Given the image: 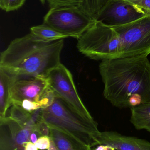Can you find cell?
Segmentation results:
<instances>
[{"label": "cell", "mask_w": 150, "mask_h": 150, "mask_svg": "<svg viewBox=\"0 0 150 150\" xmlns=\"http://www.w3.org/2000/svg\"><path fill=\"white\" fill-rule=\"evenodd\" d=\"M147 55L104 60L99 72L104 96L119 108L150 103V62Z\"/></svg>", "instance_id": "1"}, {"label": "cell", "mask_w": 150, "mask_h": 150, "mask_svg": "<svg viewBox=\"0 0 150 150\" xmlns=\"http://www.w3.org/2000/svg\"><path fill=\"white\" fill-rule=\"evenodd\" d=\"M64 39L46 41L30 33L12 40L0 56V69L18 77L46 78L61 64Z\"/></svg>", "instance_id": "2"}, {"label": "cell", "mask_w": 150, "mask_h": 150, "mask_svg": "<svg viewBox=\"0 0 150 150\" xmlns=\"http://www.w3.org/2000/svg\"><path fill=\"white\" fill-rule=\"evenodd\" d=\"M41 120L48 128L59 131L86 148L95 146L100 131L92 116H87L55 96L52 104L41 110Z\"/></svg>", "instance_id": "3"}, {"label": "cell", "mask_w": 150, "mask_h": 150, "mask_svg": "<svg viewBox=\"0 0 150 150\" xmlns=\"http://www.w3.org/2000/svg\"><path fill=\"white\" fill-rule=\"evenodd\" d=\"M77 40L78 51L92 59H111L122 55V45L117 32L99 20Z\"/></svg>", "instance_id": "4"}, {"label": "cell", "mask_w": 150, "mask_h": 150, "mask_svg": "<svg viewBox=\"0 0 150 150\" xmlns=\"http://www.w3.org/2000/svg\"><path fill=\"white\" fill-rule=\"evenodd\" d=\"M12 105L33 112L50 106L55 97L47 78L39 77H16L11 88Z\"/></svg>", "instance_id": "5"}, {"label": "cell", "mask_w": 150, "mask_h": 150, "mask_svg": "<svg viewBox=\"0 0 150 150\" xmlns=\"http://www.w3.org/2000/svg\"><path fill=\"white\" fill-rule=\"evenodd\" d=\"M0 150H25L26 143L31 141L33 132L44 135V123L36 114L0 119Z\"/></svg>", "instance_id": "6"}, {"label": "cell", "mask_w": 150, "mask_h": 150, "mask_svg": "<svg viewBox=\"0 0 150 150\" xmlns=\"http://www.w3.org/2000/svg\"><path fill=\"white\" fill-rule=\"evenodd\" d=\"M97 20L77 7L50 8L44 17L43 23L69 38H80Z\"/></svg>", "instance_id": "7"}, {"label": "cell", "mask_w": 150, "mask_h": 150, "mask_svg": "<svg viewBox=\"0 0 150 150\" xmlns=\"http://www.w3.org/2000/svg\"><path fill=\"white\" fill-rule=\"evenodd\" d=\"M122 45L121 57L150 54V15L127 24L113 26Z\"/></svg>", "instance_id": "8"}, {"label": "cell", "mask_w": 150, "mask_h": 150, "mask_svg": "<svg viewBox=\"0 0 150 150\" xmlns=\"http://www.w3.org/2000/svg\"><path fill=\"white\" fill-rule=\"evenodd\" d=\"M49 86L55 96L68 105L87 116H92L79 97L70 71L61 63L47 77Z\"/></svg>", "instance_id": "9"}, {"label": "cell", "mask_w": 150, "mask_h": 150, "mask_svg": "<svg viewBox=\"0 0 150 150\" xmlns=\"http://www.w3.org/2000/svg\"><path fill=\"white\" fill-rule=\"evenodd\" d=\"M146 15L137 7L123 0H109L97 20L113 27L129 23Z\"/></svg>", "instance_id": "10"}, {"label": "cell", "mask_w": 150, "mask_h": 150, "mask_svg": "<svg viewBox=\"0 0 150 150\" xmlns=\"http://www.w3.org/2000/svg\"><path fill=\"white\" fill-rule=\"evenodd\" d=\"M100 144L110 146L118 150H150L149 141L123 135L116 131L100 132L96 138L95 146Z\"/></svg>", "instance_id": "11"}, {"label": "cell", "mask_w": 150, "mask_h": 150, "mask_svg": "<svg viewBox=\"0 0 150 150\" xmlns=\"http://www.w3.org/2000/svg\"><path fill=\"white\" fill-rule=\"evenodd\" d=\"M16 78L0 69V119L5 117L12 105L11 88Z\"/></svg>", "instance_id": "12"}, {"label": "cell", "mask_w": 150, "mask_h": 150, "mask_svg": "<svg viewBox=\"0 0 150 150\" xmlns=\"http://www.w3.org/2000/svg\"><path fill=\"white\" fill-rule=\"evenodd\" d=\"M130 122L137 130L145 129L150 133V103L131 108Z\"/></svg>", "instance_id": "13"}, {"label": "cell", "mask_w": 150, "mask_h": 150, "mask_svg": "<svg viewBox=\"0 0 150 150\" xmlns=\"http://www.w3.org/2000/svg\"><path fill=\"white\" fill-rule=\"evenodd\" d=\"M49 129V137L53 141L58 150H91V149L82 146L53 129Z\"/></svg>", "instance_id": "14"}, {"label": "cell", "mask_w": 150, "mask_h": 150, "mask_svg": "<svg viewBox=\"0 0 150 150\" xmlns=\"http://www.w3.org/2000/svg\"><path fill=\"white\" fill-rule=\"evenodd\" d=\"M30 33L41 39L46 41L64 39L69 38L67 35L59 32L44 23L31 27Z\"/></svg>", "instance_id": "15"}, {"label": "cell", "mask_w": 150, "mask_h": 150, "mask_svg": "<svg viewBox=\"0 0 150 150\" xmlns=\"http://www.w3.org/2000/svg\"><path fill=\"white\" fill-rule=\"evenodd\" d=\"M26 0H0V8L6 12L17 10L23 6Z\"/></svg>", "instance_id": "16"}, {"label": "cell", "mask_w": 150, "mask_h": 150, "mask_svg": "<svg viewBox=\"0 0 150 150\" xmlns=\"http://www.w3.org/2000/svg\"><path fill=\"white\" fill-rule=\"evenodd\" d=\"M50 8L62 7H77L79 8L82 0H46Z\"/></svg>", "instance_id": "17"}, {"label": "cell", "mask_w": 150, "mask_h": 150, "mask_svg": "<svg viewBox=\"0 0 150 150\" xmlns=\"http://www.w3.org/2000/svg\"><path fill=\"white\" fill-rule=\"evenodd\" d=\"M136 6L145 15H150V0H123Z\"/></svg>", "instance_id": "18"}, {"label": "cell", "mask_w": 150, "mask_h": 150, "mask_svg": "<svg viewBox=\"0 0 150 150\" xmlns=\"http://www.w3.org/2000/svg\"><path fill=\"white\" fill-rule=\"evenodd\" d=\"M51 144V138L49 136L43 135L38 138L35 143L36 147L39 149L44 150L48 149Z\"/></svg>", "instance_id": "19"}, {"label": "cell", "mask_w": 150, "mask_h": 150, "mask_svg": "<svg viewBox=\"0 0 150 150\" xmlns=\"http://www.w3.org/2000/svg\"><path fill=\"white\" fill-rule=\"evenodd\" d=\"M25 150H38L35 144H33L31 141L26 143L25 144Z\"/></svg>", "instance_id": "20"}, {"label": "cell", "mask_w": 150, "mask_h": 150, "mask_svg": "<svg viewBox=\"0 0 150 150\" xmlns=\"http://www.w3.org/2000/svg\"><path fill=\"white\" fill-rule=\"evenodd\" d=\"M48 150H58L55 144L53 141L51 139V144H50V146L49 148H48Z\"/></svg>", "instance_id": "21"}, {"label": "cell", "mask_w": 150, "mask_h": 150, "mask_svg": "<svg viewBox=\"0 0 150 150\" xmlns=\"http://www.w3.org/2000/svg\"><path fill=\"white\" fill-rule=\"evenodd\" d=\"M105 150H118L114 149V148H112V147H110V146H107V145H105ZM91 150H92V148L91 149Z\"/></svg>", "instance_id": "22"}, {"label": "cell", "mask_w": 150, "mask_h": 150, "mask_svg": "<svg viewBox=\"0 0 150 150\" xmlns=\"http://www.w3.org/2000/svg\"><path fill=\"white\" fill-rule=\"evenodd\" d=\"M40 1L41 2V3L44 4L45 3V2L46 0H40Z\"/></svg>", "instance_id": "23"}]
</instances>
